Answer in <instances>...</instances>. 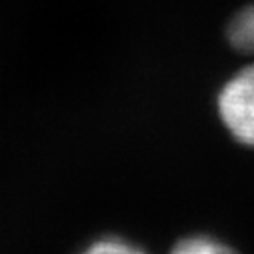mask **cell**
I'll return each mask as SVG.
<instances>
[{
    "label": "cell",
    "mask_w": 254,
    "mask_h": 254,
    "mask_svg": "<svg viewBox=\"0 0 254 254\" xmlns=\"http://www.w3.org/2000/svg\"><path fill=\"white\" fill-rule=\"evenodd\" d=\"M216 110L230 136L254 148V62L234 72L222 84Z\"/></svg>",
    "instance_id": "cell-1"
},
{
    "label": "cell",
    "mask_w": 254,
    "mask_h": 254,
    "mask_svg": "<svg viewBox=\"0 0 254 254\" xmlns=\"http://www.w3.org/2000/svg\"><path fill=\"white\" fill-rule=\"evenodd\" d=\"M228 40L236 50L254 54V6L240 10L230 20Z\"/></svg>",
    "instance_id": "cell-2"
},
{
    "label": "cell",
    "mask_w": 254,
    "mask_h": 254,
    "mask_svg": "<svg viewBox=\"0 0 254 254\" xmlns=\"http://www.w3.org/2000/svg\"><path fill=\"white\" fill-rule=\"evenodd\" d=\"M170 254H238V252L218 238L198 234L180 240Z\"/></svg>",
    "instance_id": "cell-3"
},
{
    "label": "cell",
    "mask_w": 254,
    "mask_h": 254,
    "mask_svg": "<svg viewBox=\"0 0 254 254\" xmlns=\"http://www.w3.org/2000/svg\"><path fill=\"white\" fill-rule=\"evenodd\" d=\"M82 254H146L136 244L122 238H102L90 244Z\"/></svg>",
    "instance_id": "cell-4"
}]
</instances>
